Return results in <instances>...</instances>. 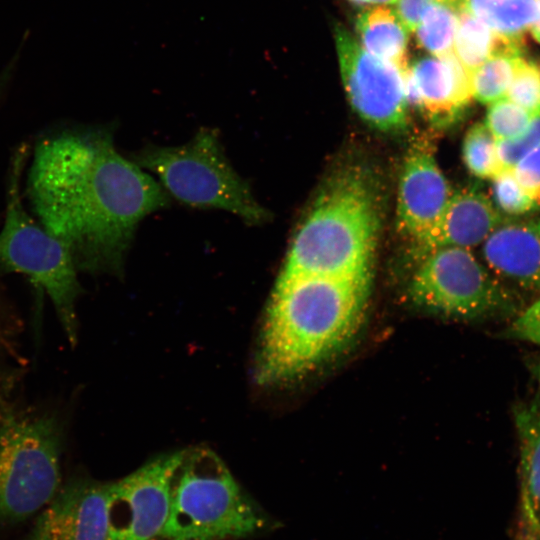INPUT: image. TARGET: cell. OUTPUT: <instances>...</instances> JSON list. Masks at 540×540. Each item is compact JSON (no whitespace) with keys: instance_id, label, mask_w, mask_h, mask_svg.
I'll use <instances>...</instances> for the list:
<instances>
[{"instance_id":"cell-13","label":"cell","mask_w":540,"mask_h":540,"mask_svg":"<svg viewBox=\"0 0 540 540\" xmlns=\"http://www.w3.org/2000/svg\"><path fill=\"white\" fill-rule=\"evenodd\" d=\"M406 85L409 105L437 126L457 120L473 98L471 74L453 52L415 60L408 67Z\"/></svg>"},{"instance_id":"cell-17","label":"cell","mask_w":540,"mask_h":540,"mask_svg":"<svg viewBox=\"0 0 540 540\" xmlns=\"http://www.w3.org/2000/svg\"><path fill=\"white\" fill-rule=\"evenodd\" d=\"M453 44L454 55L470 74L494 56H522L524 48L523 37L499 34L466 10L459 11Z\"/></svg>"},{"instance_id":"cell-11","label":"cell","mask_w":540,"mask_h":540,"mask_svg":"<svg viewBox=\"0 0 540 540\" xmlns=\"http://www.w3.org/2000/svg\"><path fill=\"white\" fill-rule=\"evenodd\" d=\"M113 482L70 480L43 508L28 540H114Z\"/></svg>"},{"instance_id":"cell-19","label":"cell","mask_w":540,"mask_h":540,"mask_svg":"<svg viewBox=\"0 0 540 540\" xmlns=\"http://www.w3.org/2000/svg\"><path fill=\"white\" fill-rule=\"evenodd\" d=\"M499 34L523 37L537 14L535 0H463V8Z\"/></svg>"},{"instance_id":"cell-24","label":"cell","mask_w":540,"mask_h":540,"mask_svg":"<svg viewBox=\"0 0 540 540\" xmlns=\"http://www.w3.org/2000/svg\"><path fill=\"white\" fill-rule=\"evenodd\" d=\"M491 199L497 210L506 216L524 215L538 207L520 186L512 169H503L492 178Z\"/></svg>"},{"instance_id":"cell-4","label":"cell","mask_w":540,"mask_h":540,"mask_svg":"<svg viewBox=\"0 0 540 540\" xmlns=\"http://www.w3.org/2000/svg\"><path fill=\"white\" fill-rule=\"evenodd\" d=\"M269 523L211 450L184 451L172 483L161 539L232 540L255 535Z\"/></svg>"},{"instance_id":"cell-28","label":"cell","mask_w":540,"mask_h":540,"mask_svg":"<svg viewBox=\"0 0 540 540\" xmlns=\"http://www.w3.org/2000/svg\"><path fill=\"white\" fill-rule=\"evenodd\" d=\"M508 334L513 339L540 345V298L512 321Z\"/></svg>"},{"instance_id":"cell-20","label":"cell","mask_w":540,"mask_h":540,"mask_svg":"<svg viewBox=\"0 0 540 540\" xmlns=\"http://www.w3.org/2000/svg\"><path fill=\"white\" fill-rule=\"evenodd\" d=\"M458 14L459 11L447 3L429 6L415 28L418 44L437 57L452 53Z\"/></svg>"},{"instance_id":"cell-1","label":"cell","mask_w":540,"mask_h":540,"mask_svg":"<svg viewBox=\"0 0 540 540\" xmlns=\"http://www.w3.org/2000/svg\"><path fill=\"white\" fill-rule=\"evenodd\" d=\"M26 195L38 222L87 273L119 272L137 224L170 200L117 152L110 133L75 128L36 143Z\"/></svg>"},{"instance_id":"cell-12","label":"cell","mask_w":540,"mask_h":540,"mask_svg":"<svg viewBox=\"0 0 540 540\" xmlns=\"http://www.w3.org/2000/svg\"><path fill=\"white\" fill-rule=\"evenodd\" d=\"M453 191L426 144H414L403 164L397 199V225L413 241L436 223Z\"/></svg>"},{"instance_id":"cell-27","label":"cell","mask_w":540,"mask_h":540,"mask_svg":"<svg viewBox=\"0 0 540 540\" xmlns=\"http://www.w3.org/2000/svg\"><path fill=\"white\" fill-rule=\"evenodd\" d=\"M523 190L540 206V145L512 168Z\"/></svg>"},{"instance_id":"cell-5","label":"cell","mask_w":540,"mask_h":540,"mask_svg":"<svg viewBox=\"0 0 540 540\" xmlns=\"http://www.w3.org/2000/svg\"><path fill=\"white\" fill-rule=\"evenodd\" d=\"M28 146L16 149L9 166L7 204L0 231V271L25 275L50 298L70 342L77 336L78 270L68 248L23 207L20 180Z\"/></svg>"},{"instance_id":"cell-10","label":"cell","mask_w":540,"mask_h":540,"mask_svg":"<svg viewBox=\"0 0 540 540\" xmlns=\"http://www.w3.org/2000/svg\"><path fill=\"white\" fill-rule=\"evenodd\" d=\"M184 451L157 457L113 482L114 540H159L166 526L173 478Z\"/></svg>"},{"instance_id":"cell-26","label":"cell","mask_w":540,"mask_h":540,"mask_svg":"<svg viewBox=\"0 0 540 540\" xmlns=\"http://www.w3.org/2000/svg\"><path fill=\"white\" fill-rule=\"evenodd\" d=\"M540 145V113L533 115L518 136L496 140L497 157L503 169H512L525 155Z\"/></svg>"},{"instance_id":"cell-30","label":"cell","mask_w":540,"mask_h":540,"mask_svg":"<svg viewBox=\"0 0 540 540\" xmlns=\"http://www.w3.org/2000/svg\"><path fill=\"white\" fill-rule=\"evenodd\" d=\"M537 4V14L534 22L530 26L533 38L540 43V0H535Z\"/></svg>"},{"instance_id":"cell-23","label":"cell","mask_w":540,"mask_h":540,"mask_svg":"<svg viewBox=\"0 0 540 540\" xmlns=\"http://www.w3.org/2000/svg\"><path fill=\"white\" fill-rule=\"evenodd\" d=\"M506 98L531 115L540 113V63L519 57Z\"/></svg>"},{"instance_id":"cell-8","label":"cell","mask_w":540,"mask_h":540,"mask_svg":"<svg viewBox=\"0 0 540 540\" xmlns=\"http://www.w3.org/2000/svg\"><path fill=\"white\" fill-rule=\"evenodd\" d=\"M410 300L426 311L456 319H475L509 305V295L469 249L431 252L408 286Z\"/></svg>"},{"instance_id":"cell-29","label":"cell","mask_w":540,"mask_h":540,"mask_svg":"<svg viewBox=\"0 0 540 540\" xmlns=\"http://www.w3.org/2000/svg\"><path fill=\"white\" fill-rule=\"evenodd\" d=\"M17 330L14 313L0 290V355L17 357Z\"/></svg>"},{"instance_id":"cell-16","label":"cell","mask_w":540,"mask_h":540,"mask_svg":"<svg viewBox=\"0 0 540 540\" xmlns=\"http://www.w3.org/2000/svg\"><path fill=\"white\" fill-rule=\"evenodd\" d=\"M540 384V367H539ZM520 503L516 540H540V395L521 416Z\"/></svg>"},{"instance_id":"cell-6","label":"cell","mask_w":540,"mask_h":540,"mask_svg":"<svg viewBox=\"0 0 540 540\" xmlns=\"http://www.w3.org/2000/svg\"><path fill=\"white\" fill-rule=\"evenodd\" d=\"M63 426L55 415L0 406V520L25 519L60 487Z\"/></svg>"},{"instance_id":"cell-21","label":"cell","mask_w":540,"mask_h":540,"mask_svg":"<svg viewBox=\"0 0 540 540\" xmlns=\"http://www.w3.org/2000/svg\"><path fill=\"white\" fill-rule=\"evenodd\" d=\"M519 57L494 56L474 70L471 74L473 98L488 105L506 98Z\"/></svg>"},{"instance_id":"cell-14","label":"cell","mask_w":540,"mask_h":540,"mask_svg":"<svg viewBox=\"0 0 540 540\" xmlns=\"http://www.w3.org/2000/svg\"><path fill=\"white\" fill-rule=\"evenodd\" d=\"M506 219L483 191L464 188L452 193L433 227L414 241V252L422 259L442 248L469 249L483 243Z\"/></svg>"},{"instance_id":"cell-7","label":"cell","mask_w":540,"mask_h":540,"mask_svg":"<svg viewBox=\"0 0 540 540\" xmlns=\"http://www.w3.org/2000/svg\"><path fill=\"white\" fill-rule=\"evenodd\" d=\"M134 162L156 175L164 190L185 204L222 209L253 224L267 218L210 130L199 131L181 146L149 147Z\"/></svg>"},{"instance_id":"cell-22","label":"cell","mask_w":540,"mask_h":540,"mask_svg":"<svg viewBox=\"0 0 540 540\" xmlns=\"http://www.w3.org/2000/svg\"><path fill=\"white\" fill-rule=\"evenodd\" d=\"M463 160L476 177L492 179L501 171L497 157L496 139L484 123L469 128L463 141Z\"/></svg>"},{"instance_id":"cell-9","label":"cell","mask_w":540,"mask_h":540,"mask_svg":"<svg viewBox=\"0 0 540 540\" xmlns=\"http://www.w3.org/2000/svg\"><path fill=\"white\" fill-rule=\"evenodd\" d=\"M342 82L355 112L382 131L405 127L408 118L407 70L366 52L342 27L335 31Z\"/></svg>"},{"instance_id":"cell-3","label":"cell","mask_w":540,"mask_h":540,"mask_svg":"<svg viewBox=\"0 0 540 540\" xmlns=\"http://www.w3.org/2000/svg\"><path fill=\"white\" fill-rule=\"evenodd\" d=\"M379 227L375 193L358 174L337 179L316 201L280 277L316 275L370 281Z\"/></svg>"},{"instance_id":"cell-18","label":"cell","mask_w":540,"mask_h":540,"mask_svg":"<svg viewBox=\"0 0 540 540\" xmlns=\"http://www.w3.org/2000/svg\"><path fill=\"white\" fill-rule=\"evenodd\" d=\"M362 48L375 58L406 70L408 29L389 8L361 12L355 23Z\"/></svg>"},{"instance_id":"cell-2","label":"cell","mask_w":540,"mask_h":540,"mask_svg":"<svg viewBox=\"0 0 540 540\" xmlns=\"http://www.w3.org/2000/svg\"><path fill=\"white\" fill-rule=\"evenodd\" d=\"M368 288L365 280L279 277L260 336L257 383L294 381L343 350L361 326Z\"/></svg>"},{"instance_id":"cell-25","label":"cell","mask_w":540,"mask_h":540,"mask_svg":"<svg viewBox=\"0 0 540 540\" xmlns=\"http://www.w3.org/2000/svg\"><path fill=\"white\" fill-rule=\"evenodd\" d=\"M532 116L508 98H503L489 104L484 124L496 140L510 139L527 128Z\"/></svg>"},{"instance_id":"cell-15","label":"cell","mask_w":540,"mask_h":540,"mask_svg":"<svg viewBox=\"0 0 540 540\" xmlns=\"http://www.w3.org/2000/svg\"><path fill=\"white\" fill-rule=\"evenodd\" d=\"M482 252L495 275L540 292V217L507 218L483 242Z\"/></svg>"},{"instance_id":"cell-31","label":"cell","mask_w":540,"mask_h":540,"mask_svg":"<svg viewBox=\"0 0 540 540\" xmlns=\"http://www.w3.org/2000/svg\"><path fill=\"white\" fill-rule=\"evenodd\" d=\"M356 5H369V4H391L397 0H349Z\"/></svg>"}]
</instances>
